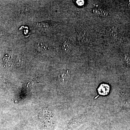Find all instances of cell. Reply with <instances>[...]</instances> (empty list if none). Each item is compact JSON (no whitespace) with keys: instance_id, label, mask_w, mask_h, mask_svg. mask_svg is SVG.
I'll return each mask as SVG.
<instances>
[{"instance_id":"6da1fadb","label":"cell","mask_w":130,"mask_h":130,"mask_svg":"<svg viewBox=\"0 0 130 130\" xmlns=\"http://www.w3.org/2000/svg\"><path fill=\"white\" fill-rule=\"evenodd\" d=\"M58 77L61 83H67L70 80L71 77L70 72L68 70H62L59 73Z\"/></svg>"},{"instance_id":"3957f363","label":"cell","mask_w":130,"mask_h":130,"mask_svg":"<svg viewBox=\"0 0 130 130\" xmlns=\"http://www.w3.org/2000/svg\"><path fill=\"white\" fill-rule=\"evenodd\" d=\"M70 44L68 42L66 41L62 45V49L65 53H67L70 50Z\"/></svg>"},{"instance_id":"7a4b0ae2","label":"cell","mask_w":130,"mask_h":130,"mask_svg":"<svg viewBox=\"0 0 130 130\" xmlns=\"http://www.w3.org/2000/svg\"><path fill=\"white\" fill-rule=\"evenodd\" d=\"M110 87L108 85L102 84L98 89V93L101 95H106L109 93Z\"/></svg>"},{"instance_id":"277c9868","label":"cell","mask_w":130,"mask_h":130,"mask_svg":"<svg viewBox=\"0 0 130 130\" xmlns=\"http://www.w3.org/2000/svg\"><path fill=\"white\" fill-rule=\"evenodd\" d=\"M77 3L79 6H82L84 3V2L83 1H77Z\"/></svg>"}]
</instances>
